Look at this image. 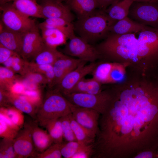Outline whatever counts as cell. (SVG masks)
Returning <instances> with one entry per match:
<instances>
[{
    "label": "cell",
    "instance_id": "cell-17",
    "mask_svg": "<svg viewBox=\"0 0 158 158\" xmlns=\"http://www.w3.org/2000/svg\"><path fill=\"white\" fill-rule=\"evenodd\" d=\"M11 105L23 113L26 114L35 119L38 107L25 96L8 91Z\"/></svg>",
    "mask_w": 158,
    "mask_h": 158
},
{
    "label": "cell",
    "instance_id": "cell-44",
    "mask_svg": "<svg viewBox=\"0 0 158 158\" xmlns=\"http://www.w3.org/2000/svg\"><path fill=\"white\" fill-rule=\"evenodd\" d=\"M144 122V121L138 114H136L134 116V122L133 127L136 135H138L139 134L140 129L143 125Z\"/></svg>",
    "mask_w": 158,
    "mask_h": 158
},
{
    "label": "cell",
    "instance_id": "cell-50",
    "mask_svg": "<svg viewBox=\"0 0 158 158\" xmlns=\"http://www.w3.org/2000/svg\"><path fill=\"white\" fill-rule=\"evenodd\" d=\"M41 0V1H42L47 0ZM57 0V1H59L61 2H66L67 0Z\"/></svg>",
    "mask_w": 158,
    "mask_h": 158
},
{
    "label": "cell",
    "instance_id": "cell-38",
    "mask_svg": "<svg viewBox=\"0 0 158 158\" xmlns=\"http://www.w3.org/2000/svg\"><path fill=\"white\" fill-rule=\"evenodd\" d=\"M94 143L85 145L79 150L72 158H88L94 154Z\"/></svg>",
    "mask_w": 158,
    "mask_h": 158
},
{
    "label": "cell",
    "instance_id": "cell-1",
    "mask_svg": "<svg viewBox=\"0 0 158 158\" xmlns=\"http://www.w3.org/2000/svg\"><path fill=\"white\" fill-rule=\"evenodd\" d=\"M116 22L111 19L104 10L99 9L86 17L78 19L73 24L74 30L80 37L92 44L106 37L109 28Z\"/></svg>",
    "mask_w": 158,
    "mask_h": 158
},
{
    "label": "cell",
    "instance_id": "cell-12",
    "mask_svg": "<svg viewBox=\"0 0 158 158\" xmlns=\"http://www.w3.org/2000/svg\"><path fill=\"white\" fill-rule=\"evenodd\" d=\"M84 63L87 62L64 54L53 65L54 78L52 88L56 86L66 74Z\"/></svg>",
    "mask_w": 158,
    "mask_h": 158
},
{
    "label": "cell",
    "instance_id": "cell-47",
    "mask_svg": "<svg viewBox=\"0 0 158 158\" xmlns=\"http://www.w3.org/2000/svg\"><path fill=\"white\" fill-rule=\"evenodd\" d=\"M14 55L10 57L3 63L4 66L10 69L11 68L13 63V56Z\"/></svg>",
    "mask_w": 158,
    "mask_h": 158
},
{
    "label": "cell",
    "instance_id": "cell-27",
    "mask_svg": "<svg viewBox=\"0 0 158 158\" xmlns=\"http://www.w3.org/2000/svg\"><path fill=\"white\" fill-rule=\"evenodd\" d=\"M70 120L71 127L77 141L86 144L94 143L96 137L79 124L73 118L71 113L70 115Z\"/></svg>",
    "mask_w": 158,
    "mask_h": 158
},
{
    "label": "cell",
    "instance_id": "cell-10",
    "mask_svg": "<svg viewBox=\"0 0 158 158\" xmlns=\"http://www.w3.org/2000/svg\"><path fill=\"white\" fill-rule=\"evenodd\" d=\"M14 147L17 158L33 157L37 152L33 142L30 128L25 124L13 139Z\"/></svg>",
    "mask_w": 158,
    "mask_h": 158
},
{
    "label": "cell",
    "instance_id": "cell-13",
    "mask_svg": "<svg viewBox=\"0 0 158 158\" xmlns=\"http://www.w3.org/2000/svg\"><path fill=\"white\" fill-rule=\"evenodd\" d=\"M137 44V43L130 46L118 45L102 47H96L101 55L104 54L111 57H120L126 59H129L136 61L138 59Z\"/></svg>",
    "mask_w": 158,
    "mask_h": 158
},
{
    "label": "cell",
    "instance_id": "cell-19",
    "mask_svg": "<svg viewBox=\"0 0 158 158\" xmlns=\"http://www.w3.org/2000/svg\"><path fill=\"white\" fill-rule=\"evenodd\" d=\"M23 34L10 30L4 26L0 32V44L19 54Z\"/></svg>",
    "mask_w": 158,
    "mask_h": 158
},
{
    "label": "cell",
    "instance_id": "cell-40",
    "mask_svg": "<svg viewBox=\"0 0 158 158\" xmlns=\"http://www.w3.org/2000/svg\"><path fill=\"white\" fill-rule=\"evenodd\" d=\"M16 53H17L0 44V63L3 64Z\"/></svg>",
    "mask_w": 158,
    "mask_h": 158
},
{
    "label": "cell",
    "instance_id": "cell-14",
    "mask_svg": "<svg viewBox=\"0 0 158 158\" xmlns=\"http://www.w3.org/2000/svg\"><path fill=\"white\" fill-rule=\"evenodd\" d=\"M37 123L35 121L28 124L35 150L37 152L41 153L53 144L54 142L47 131L40 128Z\"/></svg>",
    "mask_w": 158,
    "mask_h": 158
},
{
    "label": "cell",
    "instance_id": "cell-35",
    "mask_svg": "<svg viewBox=\"0 0 158 158\" xmlns=\"http://www.w3.org/2000/svg\"><path fill=\"white\" fill-rule=\"evenodd\" d=\"M70 114L60 118L61 123L63 138L66 142L77 141L70 124Z\"/></svg>",
    "mask_w": 158,
    "mask_h": 158
},
{
    "label": "cell",
    "instance_id": "cell-30",
    "mask_svg": "<svg viewBox=\"0 0 158 158\" xmlns=\"http://www.w3.org/2000/svg\"><path fill=\"white\" fill-rule=\"evenodd\" d=\"M28 66L29 69L30 70L41 73L45 75L48 80V85L49 88H52L54 78L52 65H38L31 62H29Z\"/></svg>",
    "mask_w": 158,
    "mask_h": 158
},
{
    "label": "cell",
    "instance_id": "cell-20",
    "mask_svg": "<svg viewBox=\"0 0 158 158\" xmlns=\"http://www.w3.org/2000/svg\"><path fill=\"white\" fill-rule=\"evenodd\" d=\"M132 0H117L104 11L111 19L118 21L127 17Z\"/></svg>",
    "mask_w": 158,
    "mask_h": 158
},
{
    "label": "cell",
    "instance_id": "cell-39",
    "mask_svg": "<svg viewBox=\"0 0 158 158\" xmlns=\"http://www.w3.org/2000/svg\"><path fill=\"white\" fill-rule=\"evenodd\" d=\"M134 122V116L128 114L123 117L121 121V132L123 134L130 133L132 130Z\"/></svg>",
    "mask_w": 158,
    "mask_h": 158
},
{
    "label": "cell",
    "instance_id": "cell-49",
    "mask_svg": "<svg viewBox=\"0 0 158 158\" xmlns=\"http://www.w3.org/2000/svg\"><path fill=\"white\" fill-rule=\"evenodd\" d=\"M13 0H0V5L4 4L7 3L11 2Z\"/></svg>",
    "mask_w": 158,
    "mask_h": 158
},
{
    "label": "cell",
    "instance_id": "cell-3",
    "mask_svg": "<svg viewBox=\"0 0 158 158\" xmlns=\"http://www.w3.org/2000/svg\"><path fill=\"white\" fill-rule=\"evenodd\" d=\"M0 8L2 12L1 20L8 29L23 34L37 25L34 19L20 13L12 3L0 5Z\"/></svg>",
    "mask_w": 158,
    "mask_h": 158
},
{
    "label": "cell",
    "instance_id": "cell-36",
    "mask_svg": "<svg viewBox=\"0 0 158 158\" xmlns=\"http://www.w3.org/2000/svg\"><path fill=\"white\" fill-rule=\"evenodd\" d=\"M23 78L38 86L48 84V80L44 75L30 70L29 69L26 73L22 76Z\"/></svg>",
    "mask_w": 158,
    "mask_h": 158
},
{
    "label": "cell",
    "instance_id": "cell-25",
    "mask_svg": "<svg viewBox=\"0 0 158 158\" xmlns=\"http://www.w3.org/2000/svg\"><path fill=\"white\" fill-rule=\"evenodd\" d=\"M144 95L143 91L138 88L127 90L123 91L120 96V101L128 108V114L135 116L137 114L138 98Z\"/></svg>",
    "mask_w": 158,
    "mask_h": 158
},
{
    "label": "cell",
    "instance_id": "cell-45",
    "mask_svg": "<svg viewBox=\"0 0 158 158\" xmlns=\"http://www.w3.org/2000/svg\"><path fill=\"white\" fill-rule=\"evenodd\" d=\"M117 0H97L100 5L101 9L104 10Z\"/></svg>",
    "mask_w": 158,
    "mask_h": 158
},
{
    "label": "cell",
    "instance_id": "cell-16",
    "mask_svg": "<svg viewBox=\"0 0 158 158\" xmlns=\"http://www.w3.org/2000/svg\"><path fill=\"white\" fill-rule=\"evenodd\" d=\"M148 27L137 23L127 16L111 25L109 30V34H135L145 30Z\"/></svg>",
    "mask_w": 158,
    "mask_h": 158
},
{
    "label": "cell",
    "instance_id": "cell-23",
    "mask_svg": "<svg viewBox=\"0 0 158 158\" xmlns=\"http://www.w3.org/2000/svg\"><path fill=\"white\" fill-rule=\"evenodd\" d=\"M137 41L135 34L109 33L105 41L96 47H102L118 45L130 46L136 44Z\"/></svg>",
    "mask_w": 158,
    "mask_h": 158
},
{
    "label": "cell",
    "instance_id": "cell-43",
    "mask_svg": "<svg viewBox=\"0 0 158 158\" xmlns=\"http://www.w3.org/2000/svg\"><path fill=\"white\" fill-rule=\"evenodd\" d=\"M25 89L24 86L21 82L16 81L13 85L9 91L15 94L22 95Z\"/></svg>",
    "mask_w": 158,
    "mask_h": 158
},
{
    "label": "cell",
    "instance_id": "cell-24",
    "mask_svg": "<svg viewBox=\"0 0 158 158\" xmlns=\"http://www.w3.org/2000/svg\"><path fill=\"white\" fill-rule=\"evenodd\" d=\"M39 29L41 30L42 37L45 44L57 47L66 43L68 38L59 30L53 28H41Z\"/></svg>",
    "mask_w": 158,
    "mask_h": 158
},
{
    "label": "cell",
    "instance_id": "cell-7",
    "mask_svg": "<svg viewBox=\"0 0 158 158\" xmlns=\"http://www.w3.org/2000/svg\"><path fill=\"white\" fill-rule=\"evenodd\" d=\"M84 63L70 72L55 87L63 95L70 93L76 85L86 75L91 73L97 63Z\"/></svg>",
    "mask_w": 158,
    "mask_h": 158
},
{
    "label": "cell",
    "instance_id": "cell-42",
    "mask_svg": "<svg viewBox=\"0 0 158 158\" xmlns=\"http://www.w3.org/2000/svg\"><path fill=\"white\" fill-rule=\"evenodd\" d=\"M114 107L119 116L124 117L128 114V110L127 107L120 101H116Z\"/></svg>",
    "mask_w": 158,
    "mask_h": 158
},
{
    "label": "cell",
    "instance_id": "cell-5",
    "mask_svg": "<svg viewBox=\"0 0 158 158\" xmlns=\"http://www.w3.org/2000/svg\"><path fill=\"white\" fill-rule=\"evenodd\" d=\"M128 16L143 25L158 28V3L134 1Z\"/></svg>",
    "mask_w": 158,
    "mask_h": 158
},
{
    "label": "cell",
    "instance_id": "cell-2",
    "mask_svg": "<svg viewBox=\"0 0 158 158\" xmlns=\"http://www.w3.org/2000/svg\"><path fill=\"white\" fill-rule=\"evenodd\" d=\"M50 88L42 100L37 112L35 121L40 126L48 121L71 113L70 102L58 89Z\"/></svg>",
    "mask_w": 158,
    "mask_h": 158
},
{
    "label": "cell",
    "instance_id": "cell-11",
    "mask_svg": "<svg viewBox=\"0 0 158 158\" xmlns=\"http://www.w3.org/2000/svg\"><path fill=\"white\" fill-rule=\"evenodd\" d=\"M41 2L42 12L44 19L62 18L71 22L74 20V15L66 4L56 0H47Z\"/></svg>",
    "mask_w": 158,
    "mask_h": 158
},
{
    "label": "cell",
    "instance_id": "cell-22",
    "mask_svg": "<svg viewBox=\"0 0 158 158\" xmlns=\"http://www.w3.org/2000/svg\"><path fill=\"white\" fill-rule=\"evenodd\" d=\"M63 54L58 51L56 47L45 44L42 48L30 62L38 65H53L55 61Z\"/></svg>",
    "mask_w": 158,
    "mask_h": 158
},
{
    "label": "cell",
    "instance_id": "cell-29",
    "mask_svg": "<svg viewBox=\"0 0 158 158\" xmlns=\"http://www.w3.org/2000/svg\"><path fill=\"white\" fill-rule=\"evenodd\" d=\"M15 73L11 69L4 66L0 67V88L9 91L18 79Z\"/></svg>",
    "mask_w": 158,
    "mask_h": 158
},
{
    "label": "cell",
    "instance_id": "cell-28",
    "mask_svg": "<svg viewBox=\"0 0 158 158\" xmlns=\"http://www.w3.org/2000/svg\"><path fill=\"white\" fill-rule=\"evenodd\" d=\"M42 126L45 128L52 139L54 143H61L63 139L61 123L60 118L49 120Z\"/></svg>",
    "mask_w": 158,
    "mask_h": 158
},
{
    "label": "cell",
    "instance_id": "cell-21",
    "mask_svg": "<svg viewBox=\"0 0 158 158\" xmlns=\"http://www.w3.org/2000/svg\"><path fill=\"white\" fill-rule=\"evenodd\" d=\"M41 28H53L62 32L68 38L70 39L75 35L73 24L65 19L59 18H46L38 25Z\"/></svg>",
    "mask_w": 158,
    "mask_h": 158
},
{
    "label": "cell",
    "instance_id": "cell-18",
    "mask_svg": "<svg viewBox=\"0 0 158 158\" xmlns=\"http://www.w3.org/2000/svg\"><path fill=\"white\" fill-rule=\"evenodd\" d=\"M12 3L15 8L25 16L44 18L41 6L36 0H13Z\"/></svg>",
    "mask_w": 158,
    "mask_h": 158
},
{
    "label": "cell",
    "instance_id": "cell-4",
    "mask_svg": "<svg viewBox=\"0 0 158 158\" xmlns=\"http://www.w3.org/2000/svg\"><path fill=\"white\" fill-rule=\"evenodd\" d=\"M63 51L65 55L87 62H96L101 56L96 47L75 35L66 43Z\"/></svg>",
    "mask_w": 158,
    "mask_h": 158
},
{
    "label": "cell",
    "instance_id": "cell-6",
    "mask_svg": "<svg viewBox=\"0 0 158 158\" xmlns=\"http://www.w3.org/2000/svg\"><path fill=\"white\" fill-rule=\"evenodd\" d=\"M44 44L37 25L23 34L19 54L25 60L32 61Z\"/></svg>",
    "mask_w": 158,
    "mask_h": 158
},
{
    "label": "cell",
    "instance_id": "cell-48",
    "mask_svg": "<svg viewBox=\"0 0 158 158\" xmlns=\"http://www.w3.org/2000/svg\"><path fill=\"white\" fill-rule=\"evenodd\" d=\"M134 1L141 2L158 3V0H132Z\"/></svg>",
    "mask_w": 158,
    "mask_h": 158
},
{
    "label": "cell",
    "instance_id": "cell-34",
    "mask_svg": "<svg viewBox=\"0 0 158 158\" xmlns=\"http://www.w3.org/2000/svg\"><path fill=\"white\" fill-rule=\"evenodd\" d=\"M62 143H54L43 152H36L33 157L37 158H61Z\"/></svg>",
    "mask_w": 158,
    "mask_h": 158
},
{
    "label": "cell",
    "instance_id": "cell-15",
    "mask_svg": "<svg viewBox=\"0 0 158 158\" xmlns=\"http://www.w3.org/2000/svg\"><path fill=\"white\" fill-rule=\"evenodd\" d=\"M66 4L76 14L78 19L92 14L97 8L101 9L97 0H67Z\"/></svg>",
    "mask_w": 158,
    "mask_h": 158
},
{
    "label": "cell",
    "instance_id": "cell-26",
    "mask_svg": "<svg viewBox=\"0 0 158 158\" xmlns=\"http://www.w3.org/2000/svg\"><path fill=\"white\" fill-rule=\"evenodd\" d=\"M101 84L93 77L90 78L84 77L76 85L70 93L97 94L101 92Z\"/></svg>",
    "mask_w": 158,
    "mask_h": 158
},
{
    "label": "cell",
    "instance_id": "cell-32",
    "mask_svg": "<svg viewBox=\"0 0 158 158\" xmlns=\"http://www.w3.org/2000/svg\"><path fill=\"white\" fill-rule=\"evenodd\" d=\"M13 139L4 138L0 142V158H17Z\"/></svg>",
    "mask_w": 158,
    "mask_h": 158
},
{
    "label": "cell",
    "instance_id": "cell-33",
    "mask_svg": "<svg viewBox=\"0 0 158 158\" xmlns=\"http://www.w3.org/2000/svg\"><path fill=\"white\" fill-rule=\"evenodd\" d=\"M85 145L77 141L62 142L61 152L62 156L65 158H72L73 155Z\"/></svg>",
    "mask_w": 158,
    "mask_h": 158
},
{
    "label": "cell",
    "instance_id": "cell-41",
    "mask_svg": "<svg viewBox=\"0 0 158 158\" xmlns=\"http://www.w3.org/2000/svg\"><path fill=\"white\" fill-rule=\"evenodd\" d=\"M11 106L9 101L8 91L0 88V107H8Z\"/></svg>",
    "mask_w": 158,
    "mask_h": 158
},
{
    "label": "cell",
    "instance_id": "cell-46",
    "mask_svg": "<svg viewBox=\"0 0 158 158\" xmlns=\"http://www.w3.org/2000/svg\"><path fill=\"white\" fill-rule=\"evenodd\" d=\"M153 153L151 151H147L142 152L136 156L135 158H152L153 156Z\"/></svg>",
    "mask_w": 158,
    "mask_h": 158
},
{
    "label": "cell",
    "instance_id": "cell-9",
    "mask_svg": "<svg viewBox=\"0 0 158 158\" xmlns=\"http://www.w3.org/2000/svg\"><path fill=\"white\" fill-rule=\"evenodd\" d=\"M70 106L73 118L96 137L97 133L99 113L94 110L80 107L71 102Z\"/></svg>",
    "mask_w": 158,
    "mask_h": 158
},
{
    "label": "cell",
    "instance_id": "cell-8",
    "mask_svg": "<svg viewBox=\"0 0 158 158\" xmlns=\"http://www.w3.org/2000/svg\"><path fill=\"white\" fill-rule=\"evenodd\" d=\"M63 95L73 104L93 109L99 113L103 111L106 101V96L101 92L96 94L71 93Z\"/></svg>",
    "mask_w": 158,
    "mask_h": 158
},
{
    "label": "cell",
    "instance_id": "cell-31",
    "mask_svg": "<svg viewBox=\"0 0 158 158\" xmlns=\"http://www.w3.org/2000/svg\"><path fill=\"white\" fill-rule=\"evenodd\" d=\"M0 112L6 115L15 125L20 128L24 124V118L23 112L13 106L0 107Z\"/></svg>",
    "mask_w": 158,
    "mask_h": 158
},
{
    "label": "cell",
    "instance_id": "cell-37",
    "mask_svg": "<svg viewBox=\"0 0 158 158\" xmlns=\"http://www.w3.org/2000/svg\"><path fill=\"white\" fill-rule=\"evenodd\" d=\"M19 130L16 129L3 120L0 119V137L2 138L14 139Z\"/></svg>",
    "mask_w": 158,
    "mask_h": 158
}]
</instances>
